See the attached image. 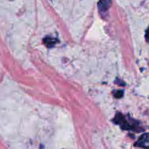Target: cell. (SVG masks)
Returning a JSON list of instances; mask_svg holds the SVG:
<instances>
[{
	"label": "cell",
	"mask_w": 149,
	"mask_h": 149,
	"mask_svg": "<svg viewBox=\"0 0 149 149\" xmlns=\"http://www.w3.org/2000/svg\"><path fill=\"white\" fill-rule=\"evenodd\" d=\"M135 145L143 148L149 149V133H145L142 134Z\"/></svg>",
	"instance_id": "6da1fadb"
},
{
	"label": "cell",
	"mask_w": 149,
	"mask_h": 149,
	"mask_svg": "<svg viewBox=\"0 0 149 149\" xmlns=\"http://www.w3.org/2000/svg\"><path fill=\"white\" fill-rule=\"evenodd\" d=\"M111 0H100L97 3V7L100 13H106L111 7Z\"/></svg>",
	"instance_id": "7a4b0ae2"
},
{
	"label": "cell",
	"mask_w": 149,
	"mask_h": 149,
	"mask_svg": "<svg viewBox=\"0 0 149 149\" xmlns=\"http://www.w3.org/2000/svg\"><path fill=\"white\" fill-rule=\"evenodd\" d=\"M45 42L47 45V46H52L56 42V40L52 38H45Z\"/></svg>",
	"instance_id": "3957f363"
},
{
	"label": "cell",
	"mask_w": 149,
	"mask_h": 149,
	"mask_svg": "<svg viewBox=\"0 0 149 149\" xmlns=\"http://www.w3.org/2000/svg\"><path fill=\"white\" fill-rule=\"evenodd\" d=\"M122 95H123V91H118L116 92V93H115V96L117 98H121L122 96Z\"/></svg>",
	"instance_id": "277c9868"
},
{
	"label": "cell",
	"mask_w": 149,
	"mask_h": 149,
	"mask_svg": "<svg viewBox=\"0 0 149 149\" xmlns=\"http://www.w3.org/2000/svg\"><path fill=\"white\" fill-rule=\"evenodd\" d=\"M146 39L147 42H149V26L146 32Z\"/></svg>",
	"instance_id": "5b68a950"
}]
</instances>
